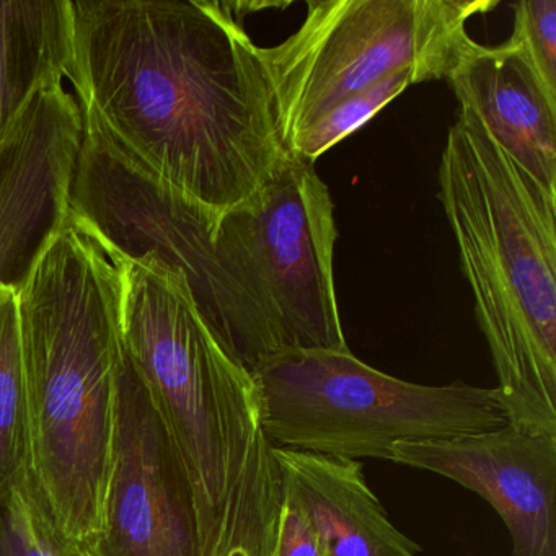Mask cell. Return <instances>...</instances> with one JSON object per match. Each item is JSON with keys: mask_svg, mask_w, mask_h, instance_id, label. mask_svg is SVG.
I'll return each mask as SVG.
<instances>
[{"mask_svg": "<svg viewBox=\"0 0 556 556\" xmlns=\"http://www.w3.org/2000/svg\"><path fill=\"white\" fill-rule=\"evenodd\" d=\"M67 224L105 255L177 269L224 350L253 372L294 351L350 350L334 286V203L314 164L216 217L155 178L84 115Z\"/></svg>", "mask_w": 556, "mask_h": 556, "instance_id": "cell-1", "label": "cell"}, {"mask_svg": "<svg viewBox=\"0 0 556 556\" xmlns=\"http://www.w3.org/2000/svg\"><path fill=\"white\" fill-rule=\"evenodd\" d=\"M79 106L142 167L219 217L291 152L265 67L232 4L71 0Z\"/></svg>", "mask_w": 556, "mask_h": 556, "instance_id": "cell-2", "label": "cell"}, {"mask_svg": "<svg viewBox=\"0 0 556 556\" xmlns=\"http://www.w3.org/2000/svg\"><path fill=\"white\" fill-rule=\"evenodd\" d=\"M30 402V483L58 535L83 549L102 514L123 361L122 281L66 223L18 292Z\"/></svg>", "mask_w": 556, "mask_h": 556, "instance_id": "cell-3", "label": "cell"}, {"mask_svg": "<svg viewBox=\"0 0 556 556\" xmlns=\"http://www.w3.org/2000/svg\"><path fill=\"white\" fill-rule=\"evenodd\" d=\"M439 200L507 422L556 434V194L460 105L439 164Z\"/></svg>", "mask_w": 556, "mask_h": 556, "instance_id": "cell-4", "label": "cell"}, {"mask_svg": "<svg viewBox=\"0 0 556 556\" xmlns=\"http://www.w3.org/2000/svg\"><path fill=\"white\" fill-rule=\"evenodd\" d=\"M106 256L122 281L123 348L187 465L206 556L262 429L255 379L214 337L177 269Z\"/></svg>", "mask_w": 556, "mask_h": 556, "instance_id": "cell-5", "label": "cell"}, {"mask_svg": "<svg viewBox=\"0 0 556 556\" xmlns=\"http://www.w3.org/2000/svg\"><path fill=\"white\" fill-rule=\"evenodd\" d=\"M260 426L275 447L390 460L400 442L438 441L507 425L496 387L421 386L351 350L294 351L253 370Z\"/></svg>", "mask_w": 556, "mask_h": 556, "instance_id": "cell-6", "label": "cell"}, {"mask_svg": "<svg viewBox=\"0 0 556 556\" xmlns=\"http://www.w3.org/2000/svg\"><path fill=\"white\" fill-rule=\"evenodd\" d=\"M494 0H311L288 40L260 48L286 149L328 110L399 71L447 79ZM289 152V151H288Z\"/></svg>", "mask_w": 556, "mask_h": 556, "instance_id": "cell-7", "label": "cell"}, {"mask_svg": "<svg viewBox=\"0 0 556 556\" xmlns=\"http://www.w3.org/2000/svg\"><path fill=\"white\" fill-rule=\"evenodd\" d=\"M84 556H203L184 457L123 348L102 514Z\"/></svg>", "mask_w": 556, "mask_h": 556, "instance_id": "cell-8", "label": "cell"}, {"mask_svg": "<svg viewBox=\"0 0 556 556\" xmlns=\"http://www.w3.org/2000/svg\"><path fill=\"white\" fill-rule=\"evenodd\" d=\"M83 135L76 96L51 83L0 142V289L18 294L66 226Z\"/></svg>", "mask_w": 556, "mask_h": 556, "instance_id": "cell-9", "label": "cell"}, {"mask_svg": "<svg viewBox=\"0 0 556 556\" xmlns=\"http://www.w3.org/2000/svg\"><path fill=\"white\" fill-rule=\"evenodd\" d=\"M390 462L483 497L506 526L514 556H556V434L507 422L458 438L400 442Z\"/></svg>", "mask_w": 556, "mask_h": 556, "instance_id": "cell-10", "label": "cell"}, {"mask_svg": "<svg viewBox=\"0 0 556 556\" xmlns=\"http://www.w3.org/2000/svg\"><path fill=\"white\" fill-rule=\"evenodd\" d=\"M460 105L546 191L556 194V97L526 58L504 43L470 45L447 76Z\"/></svg>", "mask_w": 556, "mask_h": 556, "instance_id": "cell-11", "label": "cell"}, {"mask_svg": "<svg viewBox=\"0 0 556 556\" xmlns=\"http://www.w3.org/2000/svg\"><path fill=\"white\" fill-rule=\"evenodd\" d=\"M285 503L298 507L325 556H418L421 546L390 520L351 458L275 447Z\"/></svg>", "mask_w": 556, "mask_h": 556, "instance_id": "cell-12", "label": "cell"}, {"mask_svg": "<svg viewBox=\"0 0 556 556\" xmlns=\"http://www.w3.org/2000/svg\"><path fill=\"white\" fill-rule=\"evenodd\" d=\"M71 70V0H0V142L38 90Z\"/></svg>", "mask_w": 556, "mask_h": 556, "instance_id": "cell-13", "label": "cell"}, {"mask_svg": "<svg viewBox=\"0 0 556 556\" xmlns=\"http://www.w3.org/2000/svg\"><path fill=\"white\" fill-rule=\"evenodd\" d=\"M281 506L273 445L260 429L206 556H265L278 542Z\"/></svg>", "mask_w": 556, "mask_h": 556, "instance_id": "cell-14", "label": "cell"}, {"mask_svg": "<svg viewBox=\"0 0 556 556\" xmlns=\"http://www.w3.org/2000/svg\"><path fill=\"white\" fill-rule=\"evenodd\" d=\"M30 402L18 294L0 289V497L30 480Z\"/></svg>", "mask_w": 556, "mask_h": 556, "instance_id": "cell-15", "label": "cell"}, {"mask_svg": "<svg viewBox=\"0 0 556 556\" xmlns=\"http://www.w3.org/2000/svg\"><path fill=\"white\" fill-rule=\"evenodd\" d=\"M412 84H418L415 73L409 70L399 71L370 89L343 100L320 118L315 119L304 131L299 132L288 146V151L295 157L315 165L317 159L328 149L366 125L383 106L402 96Z\"/></svg>", "mask_w": 556, "mask_h": 556, "instance_id": "cell-16", "label": "cell"}, {"mask_svg": "<svg viewBox=\"0 0 556 556\" xmlns=\"http://www.w3.org/2000/svg\"><path fill=\"white\" fill-rule=\"evenodd\" d=\"M0 556H84L58 535L30 480L0 497Z\"/></svg>", "mask_w": 556, "mask_h": 556, "instance_id": "cell-17", "label": "cell"}, {"mask_svg": "<svg viewBox=\"0 0 556 556\" xmlns=\"http://www.w3.org/2000/svg\"><path fill=\"white\" fill-rule=\"evenodd\" d=\"M516 47L549 96L556 97V0H522L513 5Z\"/></svg>", "mask_w": 556, "mask_h": 556, "instance_id": "cell-18", "label": "cell"}, {"mask_svg": "<svg viewBox=\"0 0 556 556\" xmlns=\"http://www.w3.org/2000/svg\"><path fill=\"white\" fill-rule=\"evenodd\" d=\"M276 556H325L324 546L298 507L282 501Z\"/></svg>", "mask_w": 556, "mask_h": 556, "instance_id": "cell-19", "label": "cell"}]
</instances>
